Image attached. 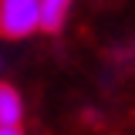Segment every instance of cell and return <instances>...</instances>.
Returning <instances> with one entry per match:
<instances>
[{
  "mask_svg": "<svg viewBox=\"0 0 135 135\" xmlns=\"http://www.w3.org/2000/svg\"><path fill=\"white\" fill-rule=\"evenodd\" d=\"M41 31V0H0V34L3 37H31Z\"/></svg>",
  "mask_w": 135,
  "mask_h": 135,
  "instance_id": "6da1fadb",
  "label": "cell"
},
{
  "mask_svg": "<svg viewBox=\"0 0 135 135\" xmlns=\"http://www.w3.org/2000/svg\"><path fill=\"white\" fill-rule=\"evenodd\" d=\"M24 122V98L14 84H0V125H20Z\"/></svg>",
  "mask_w": 135,
  "mask_h": 135,
  "instance_id": "7a4b0ae2",
  "label": "cell"
},
{
  "mask_svg": "<svg viewBox=\"0 0 135 135\" xmlns=\"http://www.w3.org/2000/svg\"><path fill=\"white\" fill-rule=\"evenodd\" d=\"M71 3L74 0H41V31L57 34L71 14Z\"/></svg>",
  "mask_w": 135,
  "mask_h": 135,
  "instance_id": "3957f363",
  "label": "cell"
},
{
  "mask_svg": "<svg viewBox=\"0 0 135 135\" xmlns=\"http://www.w3.org/2000/svg\"><path fill=\"white\" fill-rule=\"evenodd\" d=\"M0 135H24L20 125H0Z\"/></svg>",
  "mask_w": 135,
  "mask_h": 135,
  "instance_id": "277c9868",
  "label": "cell"
}]
</instances>
